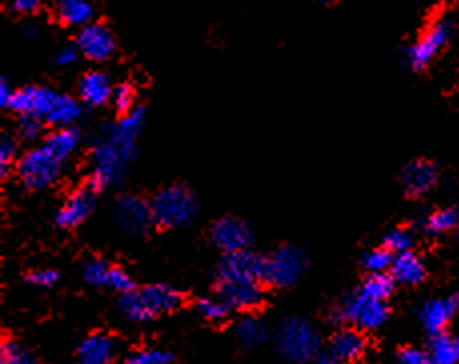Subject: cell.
I'll return each mask as SVG.
<instances>
[{
    "label": "cell",
    "mask_w": 459,
    "mask_h": 364,
    "mask_svg": "<svg viewBox=\"0 0 459 364\" xmlns=\"http://www.w3.org/2000/svg\"><path fill=\"white\" fill-rule=\"evenodd\" d=\"M143 108L134 106L115 124L107 126L92 142L89 181L92 189H108L123 181L126 166L137 150V139L143 131Z\"/></svg>",
    "instance_id": "1"
},
{
    "label": "cell",
    "mask_w": 459,
    "mask_h": 364,
    "mask_svg": "<svg viewBox=\"0 0 459 364\" xmlns=\"http://www.w3.org/2000/svg\"><path fill=\"white\" fill-rule=\"evenodd\" d=\"M261 260L249 250L225 255L217 268V294L229 307L253 310L263 302Z\"/></svg>",
    "instance_id": "2"
},
{
    "label": "cell",
    "mask_w": 459,
    "mask_h": 364,
    "mask_svg": "<svg viewBox=\"0 0 459 364\" xmlns=\"http://www.w3.org/2000/svg\"><path fill=\"white\" fill-rule=\"evenodd\" d=\"M6 108L21 116H37L45 124L65 129L81 116V105L69 95L47 87H24L14 90Z\"/></svg>",
    "instance_id": "3"
},
{
    "label": "cell",
    "mask_w": 459,
    "mask_h": 364,
    "mask_svg": "<svg viewBox=\"0 0 459 364\" xmlns=\"http://www.w3.org/2000/svg\"><path fill=\"white\" fill-rule=\"evenodd\" d=\"M178 307H181V294L167 284H149L144 289H133L123 292L118 299V309L134 323L151 320Z\"/></svg>",
    "instance_id": "4"
},
{
    "label": "cell",
    "mask_w": 459,
    "mask_h": 364,
    "mask_svg": "<svg viewBox=\"0 0 459 364\" xmlns=\"http://www.w3.org/2000/svg\"><path fill=\"white\" fill-rule=\"evenodd\" d=\"M335 318L339 323H350L359 330H377L387 323L389 307L387 301L377 299L359 286L335 310Z\"/></svg>",
    "instance_id": "5"
},
{
    "label": "cell",
    "mask_w": 459,
    "mask_h": 364,
    "mask_svg": "<svg viewBox=\"0 0 459 364\" xmlns=\"http://www.w3.org/2000/svg\"><path fill=\"white\" fill-rule=\"evenodd\" d=\"M151 213L157 226L178 228L189 224L197 215V202L185 186H167L152 197Z\"/></svg>",
    "instance_id": "6"
},
{
    "label": "cell",
    "mask_w": 459,
    "mask_h": 364,
    "mask_svg": "<svg viewBox=\"0 0 459 364\" xmlns=\"http://www.w3.org/2000/svg\"><path fill=\"white\" fill-rule=\"evenodd\" d=\"M63 158H58L55 152L40 145L24 152L22 158L16 163V174L29 190H45L58 181V176L63 174Z\"/></svg>",
    "instance_id": "7"
},
{
    "label": "cell",
    "mask_w": 459,
    "mask_h": 364,
    "mask_svg": "<svg viewBox=\"0 0 459 364\" xmlns=\"http://www.w3.org/2000/svg\"><path fill=\"white\" fill-rule=\"evenodd\" d=\"M277 349L285 359L293 362L316 359L319 351V334L316 326L299 317L287 318L279 328Z\"/></svg>",
    "instance_id": "8"
},
{
    "label": "cell",
    "mask_w": 459,
    "mask_h": 364,
    "mask_svg": "<svg viewBox=\"0 0 459 364\" xmlns=\"http://www.w3.org/2000/svg\"><path fill=\"white\" fill-rule=\"evenodd\" d=\"M307 260L305 255L295 247H279L271 255L263 257L261 260V278L265 284L275 286V289H287L295 284L305 273Z\"/></svg>",
    "instance_id": "9"
},
{
    "label": "cell",
    "mask_w": 459,
    "mask_h": 364,
    "mask_svg": "<svg viewBox=\"0 0 459 364\" xmlns=\"http://www.w3.org/2000/svg\"><path fill=\"white\" fill-rule=\"evenodd\" d=\"M452 38V22L447 19H437L425 29L423 35L407 48L405 61L413 71H423L436 58Z\"/></svg>",
    "instance_id": "10"
},
{
    "label": "cell",
    "mask_w": 459,
    "mask_h": 364,
    "mask_svg": "<svg viewBox=\"0 0 459 364\" xmlns=\"http://www.w3.org/2000/svg\"><path fill=\"white\" fill-rule=\"evenodd\" d=\"M115 223L123 233L131 236H143L155 224L151 213V202H144L139 197L118 199L115 207Z\"/></svg>",
    "instance_id": "11"
},
{
    "label": "cell",
    "mask_w": 459,
    "mask_h": 364,
    "mask_svg": "<svg viewBox=\"0 0 459 364\" xmlns=\"http://www.w3.org/2000/svg\"><path fill=\"white\" fill-rule=\"evenodd\" d=\"M251 228L241 218L225 216L217 220L211 228V241L215 247L225 252V255H235V252L249 250L251 244Z\"/></svg>",
    "instance_id": "12"
},
{
    "label": "cell",
    "mask_w": 459,
    "mask_h": 364,
    "mask_svg": "<svg viewBox=\"0 0 459 364\" xmlns=\"http://www.w3.org/2000/svg\"><path fill=\"white\" fill-rule=\"evenodd\" d=\"M76 48H79V53L84 58H89V61L105 63L115 55L117 42L113 32H110L105 24L91 22L87 27L79 29V35H76Z\"/></svg>",
    "instance_id": "13"
},
{
    "label": "cell",
    "mask_w": 459,
    "mask_h": 364,
    "mask_svg": "<svg viewBox=\"0 0 459 364\" xmlns=\"http://www.w3.org/2000/svg\"><path fill=\"white\" fill-rule=\"evenodd\" d=\"M84 278H87V283L92 286H99V289H110L121 294L134 289L131 276L126 275L123 268H118L100 258H92L84 265Z\"/></svg>",
    "instance_id": "14"
},
{
    "label": "cell",
    "mask_w": 459,
    "mask_h": 364,
    "mask_svg": "<svg viewBox=\"0 0 459 364\" xmlns=\"http://www.w3.org/2000/svg\"><path fill=\"white\" fill-rule=\"evenodd\" d=\"M459 312V296L449 294V296H437V299H431L423 304L420 309V318L421 325L429 330L431 334L444 333V330L452 325V320Z\"/></svg>",
    "instance_id": "15"
},
{
    "label": "cell",
    "mask_w": 459,
    "mask_h": 364,
    "mask_svg": "<svg viewBox=\"0 0 459 364\" xmlns=\"http://www.w3.org/2000/svg\"><path fill=\"white\" fill-rule=\"evenodd\" d=\"M95 208V189H79L74 190L65 205L58 208L56 224L61 228H74L82 224Z\"/></svg>",
    "instance_id": "16"
},
{
    "label": "cell",
    "mask_w": 459,
    "mask_h": 364,
    "mask_svg": "<svg viewBox=\"0 0 459 364\" xmlns=\"http://www.w3.org/2000/svg\"><path fill=\"white\" fill-rule=\"evenodd\" d=\"M117 341L107 333H95L84 338L76 352L79 364H110L117 359Z\"/></svg>",
    "instance_id": "17"
},
{
    "label": "cell",
    "mask_w": 459,
    "mask_h": 364,
    "mask_svg": "<svg viewBox=\"0 0 459 364\" xmlns=\"http://www.w3.org/2000/svg\"><path fill=\"white\" fill-rule=\"evenodd\" d=\"M365 352V336L359 328H342L331 336L329 341V354L337 362H353L359 360Z\"/></svg>",
    "instance_id": "18"
},
{
    "label": "cell",
    "mask_w": 459,
    "mask_h": 364,
    "mask_svg": "<svg viewBox=\"0 0 459 364\" xmlns=\"http://www.w3.org/2000/svg\"><path fill=\"white\" fill-rule=\"evenodd\" d=\"M437 182V168L429 160H413L402 173V184L407 194L421 197L429 192Z\"/></svg>",
    "instance_id": "19"
},
{
    "label": "cell",
    "mask_w": 459,
    "mask_h": 364,
    "mask_svg": "<svg viewBox=\"0 0 459 364\" xmlns=\"http://www.w3.org/2000/svg\"><path fill=\"white\" fill-rule=\"evenodd\" d=\"M113 82L103 71H91L79 82V95L89 106H103L113 98Z\"/></svg>",
    "instance_id": "20"
},
{
    "label": "cell",
    "mask_w": 459,
    "mask_h": 364,
    "mask_svg": "<svg viewBox=\"0 0 459 364\" xmlns=\"http://www.w3.org/2000/svg\"><path fill=\"white\" fill-rule=\"evenodd\" d=\"M53 11L56 21L71 29L87 27L95 16V6L91 0H55Z\"/></svg>",
    "instance_id": "21"
},
{
    "label": "cell",
    "mask_w": 459,
    "mask_h": 364,
    "mask_svg": "<svg viewBox=\"0 0 459 364\" xmlns=\"http://www.w3.org/2000/svg\"><path fill=\"white\" fill-rule=\"evenodd\" d=\"M389 275L394 276V281L399 284L415 286L425 278V265L420 255H415L413 250H405L399 252V255H394Z\"/></svg>",
    "instance_id": "22"
},
{
    "label": "cell",
    "mask_w": 459,
    "mask_h": 364,
    "mask_svg": "<svg viewBox=\"0 0 459 364\" xmlns=\"http://www.w3.org/2000/svg\"><path fill=\"white\" fill-rule=\"evenodd\" d=\"M428 354L433 364H459V333L433 334Z\"/></svg>",
    "instance_id": "23"
},
{
    "label": "cell",
    "mask_w": 459,
    "mask_h": 364,
    "mask_svg": "<svg viewBox=\"0 0 459 364\" xmlns=\"http://www.w3.org/2000/svg\"><path fill=\"white\" fill-rule=\"evenodd\" d=\"M42 145L66 163L76 150V147H79V134H76V131L71 129V126H65V129H56L55 132H50Z\"/></svg>",
    "instance_id": "24"
},
{
    "label": "cell",
    "mask_w": 459,
    "mask_h": 364,
    "mask_svg": "<svg viewBox=\"0 0 459 364\" xmlns=\"http://www.w3.org/2000/svg\"><path fill=\"white\" fill-rule=\"evenodd\" d=\"M457 223H459V213L455 208H437L423 218L421 228L425 234L439 236L454 231V228H457Z\"/></svg>",
    "instance_id": "25"
},
{
    "label": "cell",
    "mask_w": 459,
    "mask_h": 364,
    "mask_svg": "<svg viewBox=\"0 0 459 364\" xmlns=\"http://www.w3.org/2000/svg\"><path fill=\"white\" fill-rule=\"evenodd\" d=\"M235 336H237V341H239L243 346H247V349H253V346H257V344H261L263 341H265L267 328H265V325L261 323L259 318L245 317V318L239 320V323H237Z\"/></svg>",
    "instance_id": "26"
},
{
    "label": "cell",
    "mask_w": 459,
    "mask_h": 364,
    "mask_svg": "<svg viewBox=\"0 0 459 364\" xmlns=\"http://www.w3.org/2000/svg\"><path fill=\"white\" fill-rule=\"evenodd\" d=\"M391 262H394V252L387 250L385 247L371 249L369 252H365L363 268L368 270L369 275H381V273H387L391 268Z\"/></svg>",
    "instance_id": "27"
},
{
    "label": "cell",
    "mask_w": 459,
    "mask_h": 364,
    "mask_svg": "<svg viewBox=\"0 0 459 364\" xmlns=\"http://www.w3.org/2000/svg\"><path fill=\"white\" fill-rule=\"evenodd\" d=\"M0 360L3 364H39L35 354L24 349L22 344H16L13 341L3 343V351H0Z\"/></svg>",
    "instance_id": "28"
},
{
    "label": "cell",
    "mask_w": 459,
    "mask_h": 364,
    "mask_svg": "<svg viewBox=\"0 0 459 364\" xmlns=\"http://www.w3.org/2000/svg\"><path fill=\"white\" fill-rule=\"evenodd\" d=\"M384 247L394 252V255H399V252H405V250H411L413 233L407 231V228H394V231H389L385 234Z\"/></svg>",
    "instance_id": "29"
},
{
    "label": "cell",
    "mask_w": 459,
    "mask_h": 364,
    "mask_svg": "<svg viewBox=\"0 0 459 364\" xmlns=\"http://www.w3.org/2000/svg\"><path fill=\"white\" fill-rule=\"evenodd\" d=\"M197 309H199L203 318L212 320V323L223 320L229 315V310H231V307H229V304L221 299V296H217V299H201Z\"/></svg>",
    "instance_id": "30"
},
{
    "label": "cell",
    "mask_w": 459,
    "mask_h": 364,
    "mask_svg": "<svg viewBox=\"0 0 459 364\" xmlns=\"http://www.w3.org/2000/svg\"><path fill=\"white\" fill-rule=\"evenodd\" d=\"M173 357L160 349H139L134 351L126 364H171Z\"/></svg>",
    "instance_id": "31"
},
{
    "label": "cell",
    "mask_w": 459,
    "mask_h": 364,
    "mask_svg": "<svg viewBox=\"0 0 459 364\" xmlns=\"http://www.w3.org/2000/svg\"><path fill=\"white\" fill-rule=\"evenodd\" d=\"M113 105L117 110H121V113H129V110L134 108V92L131 84H118L113 90Z\"/></svg>",
    "instance_id": "32"
},
{
    "label": "cell",
    "mask_w": 459,
    "mask_h": 364,
    "mask_svg": "<svg viewBox=\"0 0 459 364\" xmlns=\"http://www.w3.org/2000/svg\"><path fill=\"white\" fill-rule=\"evenodd\" d=\"M16 158V142L11 134H4L0 140V168H3V176L8 174Z\"/></svg>",
    "instance_id": "33"
},
{
    "label": "cell",
    "mask_w": 459,
    "mask_h": 364,
    "mask_svg": "<svg viewBox=\"0 0 459 364\" xmlns=\"http://www.w3.org/2000/svg\"><path fill=\"white\" fill-rule=\"evenodd\" d=\"M42 123L40 118H37V116H21L19 118V124H16V129H19V134L22 139H27V140H35V139H39L40 137V132H42Z\"/></svg>",
    "instance_id": "34"
},
{
    "label": "cell",
    "mask_w": 459,
    "mask_h": 364,
    "mask_svg": "<svg viewBox=\"0 0 459 364\" xmlns=\"http://www.w3.org/2000/svg\"><path fill=\"white\" fill-rule=\"evenodd\" d=\"M397 364H433V362H431L428 352L410 346V349H403L397 354Z\"/></svg>",
    "instance_id": "35"
},
{
    "label": "cell",
    "mask_w": 459,
    "mask_h": 364,
    "mask_svg": "<svg viewBox=\"0 0 459 364\" xmlns=\"http://www.w3.org/2000/svg\"><path fill=\"white\" fill-rule=\"evenodd\" d=\"M58 281V273L56 270H50V268H40L35 270V273L29 275V283L40 286V289H48V286H55Z\"/></svg>",
    "instance_id": "36"
},
{
    "label": "cell",
    "mask_w": 459,
    "mask_h": 364,
    "mask_svg": "<svg viewBox=\"0 0 459 364\" xmlns=\"http://www.w3.org/2000/svg\"><path fill=\"white\" fill-rule=\"evenodd\" d=\"M11 11L19 16H30L35 14L42 6V0H8Z\"/></svg>",
    "instance_id": "37"
},
{
    "label": "cell",
    "mask_w": 459,
    "mask_h": 364,
    "mask_svg": "<svg viewBox=\"0 0 459 364\" xmlns=\"http://www.w3.org/2000/svg\"><path fill=\"white\" fill-rule=\"evenodd\" d=\"M76 58H79V48H76V47H66L63 50H58L55 63L58 66H71V64L76 63Z\"/></svg>",
    "instance_id": "38"
},
{
    "label": "cell",
    "mask_w": 459,
    "mask_h": 364,
    "mask_svg": "<svg viewBox=\"0 0 459 364\" xmlns=\"http://www.w3.org/2000/svg\"><path fill=\"white\" fill-rule=\"evenodd\" d=\"M14 90H16V89H13L11 84H8L6 80L0 82V105H3L4 108L8 106V103H11Z\"/></svg>",
    "instance_id": "39"
},
{
    "label": "cell",
    "mask_w": 459,
    "mask_h": 364,
    "mask_svg": "<svg viewBox=\"0 0 459 364\" xmlns=\"http://www.w3.org/2000/svg\"><path fill=\"white\" fill-rule=\"evenodd\" d=\"M313 364H339V362L327 352V354H323V357H317Z\"/></svg>",
    "instance_id": "40"
},
{
    "label": "cell",
    "mask_w": 459,
    "mask_h": 364,
    "mask_svg": "<svg viewBox=\"0 0 459 364\" xmlns=\"http://www.w3.org/2000/svg\"><path fill=\"white\" fill-rule=\"evenodd\" d=\"M24 35H27L29 38L32 37V38H35L37 35H39V30H37V27H35V24H29V27L27 29H24Z\"/></svg>",
    "instance_id": "41"
},
{
    "label": "cell",
    "mask_w": 459,
    "mask_h": 364,
    "mask_svg": "<svg viewBox=\"0 0 459 364\" xmlns=\"http://www.w3.org/2000/svg\"><path fill=\"white\" fill-rule=\"evenodd\" d=\"M316 3H321V4H331V3H337V0H316Z\"/></svg>",
    "instance_id": "42"
},
{
    "label": "cell",
    "mask_w": 459,
    "mask_h": 364,
    "mask_svg": "<svg viewBox=\"0 0 459 364\" xmlns=\"http://www.w3.org/2000/svg\"><path fill=\"white\" fill-rule=\"evenodd\" d=\"M347 364H365V362H361V360H353V362H347Z\"/></svg>",
    "instance_id": "43"
},
{
    "label": "cell",
    "mask_w": 459,
    "mask_h": 364,
    "mask_svg": "<svg viewBox=\"0 0 459 364\" xmlns=\"http://www.w3.org/2000/svg\"><path fill=\"white\" fill-rule=\"evenodd\" d=\"M455 231H457V234H459V223H457V228H455Z\"/></svg>",
    "instance_id": "44"
}]
</instances>
